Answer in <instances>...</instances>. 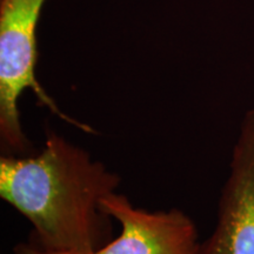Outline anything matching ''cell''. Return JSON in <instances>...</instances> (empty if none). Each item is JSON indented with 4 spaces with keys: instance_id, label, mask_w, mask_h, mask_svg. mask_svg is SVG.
<instances>
[{
    "instance_id": "cell-1",
    "label": "cell",
    "mask_w": 254,
    "mask_h": 254,
    "mask_svg": "<svg viewBox=\"0 0 254 254\" xmlns=\"http://www.w3.org/2000/svg\"><path fill=\"white\" fill-rule=\"evenodd\" d=\"M120 184L118 173L51 128L39 152L0 157V198L27 219L28 241L43 250L98 252L112 240L101 201Z\"/></svg>"
},
{
    "instance_id": "cell-2",
    "label": "cell",
    "mask_w": 254,
    "mask_h": 254,
    "mask_svg": "<svg viewBox=\"0 0 254 254\" xmlns=\"http://www.w3.org/2000/svg\"><path fill=\"white\" fill-rule=\"evenodd\" d=\"M46 0H0V147L1 154L27 155L34 147L23 128L19 98L26 90L53 116L97 135L91 125L72 118L38 81L37 27Z\"/></svg>"
},
{
    "instance_id": "cell-3",
    "label": "cell",
    "mask_w": 254,
    "mask_h": 254,
    "mask_svg": "<svg viewBox=\"0 0 254 254\" xmlns=\"http://www.w3.org/2000/svg\"><path fill=\"white\" fill-rule=\"evenodd\" d=\"M200 254H254V109L244 114L218 202L214 231Z\"/></svg>"
},
{
    "instance_id": "cell-4",
    "label": "cell",
    "mask_w": 254,
    "mask_h": 254,
    "mask_svg": "<svg viewBox=\"0 0 254 254\" xmlns=\"http://www.w3.org/2000/svg\"><path fill=\"white\" fill-rule=\"evenodd\" d=\"M101 209L122 231L97 254H200L198 227L182 209L135 207L118 190L101 201Z\"/></svg>"
},
{
    "instance_id": "cell-5",
    "label": "cell",
    "mask_w": 254,
    "mask_h": 254,
    "mask_svg": "<svg viewBox=\"0 0 254 254\" xmlns=\"http://www.w3.org/2000/svg\"><path fill=\"white\" fill-rule=\"evenodd\" d=\"M14 254H97V252H78V251H47L38 247L30 241L21 243L14 247Z\"/></svg>"
}]
</instances>
